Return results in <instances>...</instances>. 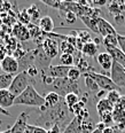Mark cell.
Returning <instances> with one entry per match:
<instances>
[{"label":"cell","mask_w":125,"mask_h":133,"mask_svg":"<svg viewBox=\"0 0 125 133\" xmlns=\"http://www.w3.org/2000/svg\"><path fill=\"white\" fill-rule=\"evenodd\" d=\"M74 117L75 116L73 112L67 107L64 99H62L57 106L53 108H40V116L37 118L36 124L33 125L41 126L47 131L54 125H57L62 131H64V129L70 124Z\"/></svg>","instance_id":"obj_1"},{"label":"cell","mask_w":125,"mask_h":133,"mask_svg":"<svg viewBox=\"0 0 125 133\" xmlns=\"http://www.w3.org/2000/svg\"><path fill=\"white\" fill-rule=\"evenodd\" d=\"M14 104L37 107L40 109V108L45 107V98L43 95H40L39 92L36 90V87L31 84L23 93H21L18 96H16Z\"/></svg>","instance_id":"obj_2"},{"label":"cell","mask_w":125,"mask_h":133,"mask_svg":"<svg viewBox=\"0 0 125 133\" xmlns=\"http://www.w3.org/2000/svg\"><path fill=\"white\" fill-rule=\"evenodd\" d=\"M32 78L29 76L27 71H20L14 76V79L12 82V85L9 87L10 93L14 94L15 96H18L21 93H23L28 87L30 86Z\"/></svg>","instance_id":"obj_3"},{"label":"cell","mask_w":125,"mask_h":133,"mask_svg":"<svg viewBox=\"0 0 125 133\" xmlns=\"http://www.w3.org/2000/svg\"><path fill=\"white\" fill-rule=\"evenodd\" d=\"M85 75H88V76L92 78L94 82L96 83L98 87L101 91L108 93V92H111V91H118V92H122V88H119L117 85L114 84V82L111 80L109 76L104 74H99L95 72V71H91V72H86Z\"/></svg>","instance_id":"obj_4"},{"label":"cell","mask_w":125,"mask_h":133,"mask_svg":"<svg viewBox=\"0 0 125 133\" xmlns=\"http://www.w3.org/2000/svg\"><path fill=\"white\" fill-rule=\"evenodd\" d=\"M108 12L116 26L125 25V1L108 2Z\"/></svg>","instance_id":"obj_5"},{"label":"cell","mask_w":125,"mask_h":133,"mask_svg":"<svg viewBox=\"0 0 125 133\" xmlns=\"http://www.w3.org/2000/svg\"><path fill=\"white\" fill-rule=\"evenodd\" d=\"M110 78L114 82V84L117 85L119 88L125 87V69L115 61L110 70Z\"/></svg>","instance_id":"obj_6"},{"label":"cell","mask_w":125,"mask_h":133,"mask_svg":"<svg viewBox=\"0 0 125 133\" xmlns=\"http://www.w3.org/2000/svg\"><path fill=\"white\" fill-rule=\"evenodd\" d=\"M41 51L45 53V55L49 59H54L57 54H59V43H57L55 39H52V38H47L45 37L40 45Z\"/></svg>","instance_id":"obj_7"},{"label":"cell","mask_w":125,"mask_h":133,"mask_svg":"<svg viewBox=\"0 0 125 133\" xmlns=\"http://www.w3.org/2000/svg\"><path fill=\"white\" fill-rule=\"evenodd\" d=\"M0 68H1L4 74L13 75L14 76V74H16L20 70V64H18V61L15 57L12 56V55H8L0 62Z\"/></svg>","instance_id":"obj_8"},{"label":"cell","mask_w":125,"mask_h":133,"mask_svg":"<svg viewBox=\"0 0 125 133\" xmlns=\"http://www.w3.org/2000/svg\"><path fill=\"white\" fill-rule=\"evenodd\" d=\"M70 68L71 66H65V65H62V64H59V65L51 64L48 68H47V70L45 71V72L48 75L49 77H52V78H54V79L67 78Z\"/></svg>","instance_id":"obj_9"},{"label":"cell","mask_w":125,"mask_h":133,"mask_svg":"<svg viewBox=\"0 0 125 133\" xmlns=\"http://www.w3.org/2000/svg\"><path fill=\"white\" fill-rule=\"evenodd\" d=\"M28 121H29V112H21L16 118L14 125L10 127V133H24L28 126Z\"/></svg>","instance_id":"obj_10"},{"label":"cell","mask_w":125,"mask_h":133,"mask_svg":"<svg viewBox=\"0 0 125 133\" xmlns=\"http://www.w3.org/2000/svg\"><path fill=\"white\" fill-rule=\"evenodd\" d=\"M98 30H99V35L102 36L103 38L110 35H118L116 28L102 17L98 18Z\"/></svg>","instance_id":"obj_11"},{"label":"cell","mask_w":125,"mask_h":133,"mask_svg":"<svg viewBox=\"0 0 125 133\" xmlns=\"http://www.w3.org/2000/svg\"><path fill=\"white\" fill-rule=\"evenodd\" d=\"M96 62L99 63V65L103 69L104 71H108L110 75V70H111V66H113V63H114V60L111 57V55L108 53L107 51L106 52H101L96 55L95 57Z\"/></svg>","instance_id":"obj_12"},{"label":"cell","mask_w":125,"mask_h":133,"mask_svg":"<svg viewBox=\"0 0 125 133\" xmlns=\"http://www.w3.org/2000/svg\"><path fill=\"white\" fill-rule=\"evenodd\" d=\"M13 35L15 36L16 39L21 40V41H27L31 38L30 36V32H29V29H28L27 25L22 23H16L15 25L13 26Z\"/></svg>","instance_id":"obj_13"},{"label":"cell","mask_w":125,"mask_h":133,"mask_svg":"<svg viewBox=\"0 0 125 133\" xmlns=\"http://www.w3.org/2000/svg\"><path fill=\"white\" fill-rule=\"evenodd\" d=\"M16 96L10 93L9 90H2L0 91V108L2 109H8L12 106H14V101H15Z\"/></svg>","instance_id":"obj_14"},{"label":"cell","mask_w":125,"mask_h":133,"mask_svg":"<svg viewBox=\"0 0 125 133\" xmlns=\"http://www.w3.org/2000/svg\"><path fill=\"white\" fill-rule=\"evenodd\" d=\"M113 111H114V106L107 99H100L98 101V103H96V112H98L100 118L102 116L107 115V114H111Z\"/></svg>","instance_id":"obj_15"},{"label":"cell","mask_w":125,"mask_h":133,"mask_svg":"<svg viewBox=\"0 0 125 133\" xmlns=\"http://www.w3.org/2000/svg\"><path fill=\"white\" fill-rule=\"evenodd\" d=\"M38 24H39L40 30L44 33H52L53 30H54V21L48 15L41 16L40 20L38 21Z\"/></svg>","instance_id":"obj_16"},{"label":"cell","mask_w":125,"mask_h":133,"mask_svg":"<svg viewBox=\"0 0 125 133\" xmlns=\"http://www.w3.org/2000/svg\"><path fill=\"white\" fill-rule=\"evenodd\" d=\"M44 98H45V108H53V107L57 106L61 102V100L63 99L56 92H52V91L47 92V94Z\"/></svg>","instance_id":"obj_17"},{"label":"cell","mask_w":125,"mask_h":133,"mask_svg":"<svg viewBox=\"0 0 125 133\" xmlns=\"http://www.w3.org/2000/svg\"><path fill=\"white\" fill-rule=\"evenodd\" d=\"M99 46L96 45L94 41H91V43H87L83 46V49H82V54L84 56H90V57H93L95 55H98L99 53Z\"/></svg>","instance_id":"obj_18"},{"label":"cell","mask_w":125,"mask_h":133,"mask_svg":"<svg viewBox=\"0 0 125 133\" xmlns=\"http://www.w3.org/2000/svg\"><path fill=\"white\" fill-rule=\"evenodd\" d=\"M80 20L84 22V24L90 30H92L93 32H95L96 35H99L98 30V18L99 17H90V16H80Z\"/></svg>","instance_id":"obj_19"},{"label":"cell","mask_w":125,"mask_h":133,"mask_svg":"<svg viewBox=\"0 0 125 133\" xmlns=\"http://www.w3.org/2000/svg\"><path fill=\"white\" fill-rule=\"evenodd\" d=\"M63 133H82V122L77 117H74L70 124L64 129Z\"/></svg>","instance_id":"obj_20"},{"label":"cell","mask_w":125,"mask_h":133,"mask_svg":"<svg viewBox=\"0 0 125 133\" xmlns=\"http://www.w3.org/2000/svg\"><path fill=\"white\" fill-rule=\"evenodd\" d=\"M59 51L61 52V54H71L74 55L75 52H77L76 47L73 44H70L67 40H61L59 43Z\"/></svg>","instance_id":"obj_21"},{"label":"cell","mask_w":125,"mask_h":133,"mask_svg":"<svg viewBox=\"0 0 125 133\" xmlns=\"http://www.w3.org/2000/svg\"><path fill=\"white\" fill-rule=\"evenodd\" d=\"M118 35H110L103 38V45L106 47V49H114L118 47V39H117Z\"/></svg>","instance_id":"obj_22"},{"label":"cell","mask_w":125,"mask_h":133,"mask_svg":"<svg viewBox=\"0 0 125 133\" xmlns=\"http://www.w3.org/2000/svg\"><path fill=\"white\" fill-rule=\"evenodd\" d=\"M14 79L13 75H8V74H0V91L2 90H9L12 82Z\"/></svg>","instance_id":"obj_23"},{"label":"cell","mask_w":125,"mask_h":133,"mask_svg":"<svg viewBox=\"0 0 125 133\" xmlns=\"http://www.w3.org/2000/svg\"><path fill=\"white\" fill-rule=\"evenodd\" d=\"M63 99H64V102H65L67 107L69 108V110H71L80 101L79 95L76 93H68Z\"/></svg>","instance_id":"obj_24"},{"label":"cell","mask_w":125,"mask_h":133,"mask_svg":"<svg viewBox=\"0 0 125 133\" xmlns=\"http://www.w3.org/2000/svg\"><path fill=\"white\" fill-rule=\"evenodd\" d=\"M96 129V125L92 122L91 118L82 121V133H92Z\"/></svg>","instance_id":"obj_25"},{"label":"cell","mask_w":125,"mask_h":133,"mask_svg":"<svg viewBox=\"0 0 125 133\" xmlns=\"http://www.w3.org/2000/svg\"><path fill=\"white\" fill-rule=\"evenodd\" d=\"M60 63L65 66H74L75 57L71 54H61L60 55Z\"/></svg>","instance_id":"obj_26"},{"label":"cell","mask_w":125,"mask_h":133,"mask_svg":"<svg viewBox=\"0 0 125 133\" xmlns=\"http://www.w3.org/2000/svg\"><path fill=\"white\" fill-rule=\"evenodd\" d=\"M80 76H82V71H80L77 66H71L70 70H69V72H68L67 78H68L69 80H71V82H78Z\"/></svg>","instance_id":"obj_27"},{"label":"cell","mask_w":125,"mask_h":133,"mask_svg":"<svg viewBox=\"0 0 125 133\" xmlns=\"http://www.w3.org/2000/svg\"><path fill=\"white\" fill-rule=\"evenodd\" d=\"M121 92H118V91H111V92H108L107 93V99L108 101L110 102V103L113 104L114 107L116 106V103L119 101V99H121Z\"/></svg>","instance_id":"obj_28"},{"label":"cell","mask_w":125,"mask_h":133,"mask_svg":"<svg viewBox=\"0 0 125 133\" xmlns=\"http://www.w3.org/2000/svg\"><path fill=\"white\" fill-rule=\"evenodd\" d=\"M27 13L30 16V20H33V21L40 20V10L38 9L36 5H32L29 9H27Z\"/></svg>","instance_id":"obj_29"},{"label":"cell","mask_w":125,"mask_h":133,"mask_svg":"<svg viewBox=\"0 0 125 133\" xmlns=\"http://www.w3.org/2000/svg\"><path fill=\"white\" fill-rule=\"evenodd\" d=\"M85 85H86V87H87V90L90 91V92H93V93H95L99 88L98 85H96V83L94 82L88 75H85Z\"/></svg>","instance_id":"obj_30"},{"label":"cell","mask_w":125,"mask_h":133,"mask_svg":"<svg viewBox=\"0 0 125 133\" xmlns=\"http://www.w3.org/2000/svg\"><path fill=\"white\" fill-rule=\"evenodd\" d=\"M61 2L62 1H57V0H41V4H44L47 7L55 8V9H60Z\"/></svg>","instance_id":"obj_31"},{"label":"cell","mask_w":125,"mask_h":133,"mask_svg":"<svg viewBox=\"0 0 125 133\" xmlns=\"http://www.w3.org/2000/svg\"><path fill=\"white\" fill-rule=\"evenodd\" d=\"M18 21H20V23L24 24V25H27V24L30 23V21L31 20H30V16L28 15L27 9H24L23 12L20 13V15H18Z\"/></svg>","instance_id":"obj_32"},{"label":"cell","mask_w":125,"mask_h":133,"mask_svg":"<svg viewBox=\"0 0 125 133\" xmlns=\"http://www.w3.org/2000/svg\"><path fill=\"white\" fill-rule=\"evenodd\" d=\"M64 18H65L67 23H69V24H75V23L77 22V18H78V16H77L75 13H73V12H68V13H65Z\"/></svg>","instance_id":"obj_33"},{"label":"cell","mask_w":125,"mask_h":133,"mask_svg":"<svg viewBox=\"0 0 125 133\" xmlns=\"http://www.w3.org/2000/svg\"><path fill=\"white\" fill-rule=\"evenodd\" d=\"M100 122H102L103 124H106V126H109L110 124H113L114 122V117H113V112L111 114H107V115L102 116L101 118H100Z\"/></svg>","instance_id":"obj_34"},{"label":"cell","mask_w":125,"mask_h":133,"mask_svg":"<svg viewBox=\"0 0 125 133\" xmlns=\"http://www.w3.org/2000/svg\"><path fill=\"white\" fill-rule=\"evenodd\" d=\"M114 109L117 110H122V111H125V95H122L119 101L116 103V106L114 107Z\"/></svg>","instance_id":"obj_35"},{"label":"cell","mask_w":125,"mask_h":133,"mask_svg":"<svg viewBox=\"0 0 125 133\" xmlns=\"http://www.w3.org/2000/svg\"><path fill=\"white\" fill-rule=\"evenodd\" d=\"M118 39V47L122 52L125 54V35H118L117 36Z\"/></svg>","instance_id":"obj_36"},{"label":"cell","mask_w":125,"mask_h":133,"mask_svg":"<svg viewBox=\"0 0 125 133\" xmlns=\"http://www.w3.org/2000/svg\"><path fill=\"white\" fill-rule=\"evenodd\" d=\"M8 49H7V47L5 46V45H2V44H0V62H1L2 60L5 59L6 56H8Z\"/></svg>","instance_id":"obj_37"},{"label":"cell","mask_w":125,"mask_h":133,"mask_svg":"<svg viewBox=\"0 0 125 133\" xmlns=\"http://www.w3.org/2000/svg\"><path fill=\"white\" fill-rule=\"evenodd\" d=\"M32 132L33 133H48V131L46 129H44L41 126H37V125H32Z\"/></svg>","instance_id":"obj_38"},{"label":"cell","mask_w":125,"mask_h":133,"mask_svg":"<svg viewBox=\"0 0 125 133\" xmlns=\"http://www.w3.org/2000/svg\"><path fill=\"white\" fill-rule=\"evenodd\" d=\"M48 133H63V131L57 125H54L53 127H51V129L48 130Z\"/></svg>","instance_id":"obj_39"},{"label":"cell","mask_w":125,"mask_h":133,"mask_svg":"<svg viewBox=\"0 0 125 133\" xmlns=\"http://www.w3.org/2000/svg\"><path fill=\"white\" fill-rule=\"evenodd\" d=\"M114 130H115V133H125V126H122V125L115 126Z\"/></svg>","instance_id":"obj_40"},{"label":"cell","mask_w":125,"mask_h":133,"mask_svg":"<svg viewBox=\"0 0 125 133\" xmlns=\"http://www.w3.org/2000/svg\"><path fill=\"white\" fill-rule=\"evenodd\" d=\"M102 133H115V130H114V127H111V126H107L103 131H102Z\"/></svg>","instance_id":"obj_41"},{"label":"cell","mask_w":125,"mask_h":133,"mask_svg":"<svg viewBox=\"0 0 125 133\" xmlns=\"http://www.w3.org/2000/svg\"><path fill=\"white\" fill-rule=\"evenodd\" d=\"M24 133H33L32 132V125H31V124H28L27 130H25V132H24Z\"/></svg>","instance_id":"obj_42"},{"label":"cell","mask_w":125,"mask_h":133,"mask_svg":"<svg viewBox=\"0 0 125 133\" xmlns=\"http://www.w3.org/2000/svg\"><path fill=\"white\" fill-rule=\"evenodd\" d=\"M0 115H6V116H10V114L7 111V110L2 109V108H0Z\"/></svg>","instance_id":"obj_43"},{"label":"cell","mask_w":125,"mask_h":133,"mask_svg":"<svg viewBox=\"0 0 125 133\" xmlns=\"http://www.w3.org/2000/svg\"><path fill=\"white\" fill-rule=\"evenodd\" d=\"M0 133H10V129L5 130V131H0Z\"/></svg>","instance_id":"obj_44"},{"label":"cell","mask_w":125,"mask_h":133,"mask_svg":"<svg viewBox=\"0 0 125 133\" xmlns=\"http://www.w3.org/2000/svg\"><path fill=\"white\" fill-rule=\"evenodd\" d=\"M92 133H102V131H100V130H98V129H95V130H94V131H93Z\"/></svg>","instance_id":"obj_45"}]
</instances>
